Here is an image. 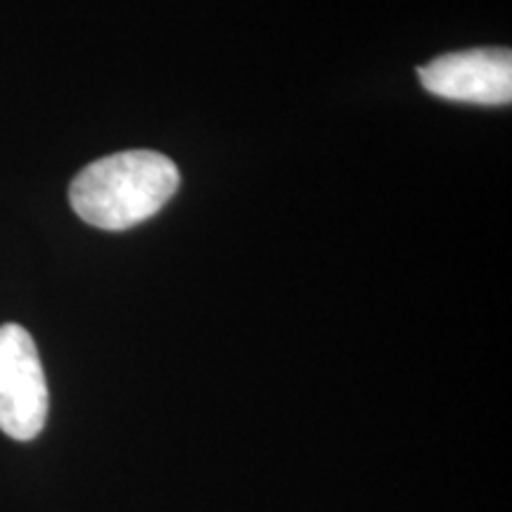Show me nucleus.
Masks as SVG:
<instances>
[{
    "label": "nucleus",
    "instance_id": "f257e3e1",
    "mask_svg": "<svg viewBox=\"0 0 512 512\" xmlns=\"http://www.w3.org/2000/svg\"><path fill=\"white\" fill-rule=\"evenodd\" d=\"M181 183L176 164L162 152L128 150L88 164L69 188L83 221L102 230H126L155 216Z\"/></svg>",
    "mask_w": 512,
    "mask_h": 512
},
{
    "label": "nucleus",
    "instance_id": "7ed1b4c3",
    "mask_svg": "<svg viewBox=\"0 0 512 512\" xmlns=\"http://www.w3.org/2000/svg\"><path fill=\"white\" fill-rule=\"evenodd\" d=\"M420 83L439 98L472 105H508L512 100V55L505 48L448 53L418 69Z\"/></svg>",
    "mask_w": 512,
    "mask_h": 512
},
{
    "label": "nucleus",
    "instance_id": "f03ea898",
    "mask_svg": "<svg viewBox=\"0 0 512 512\" xmlns=\"http://www.w3.org/2000/svg\"><path fill=\"white\" fill-rule=\"evenodd\" d=\"M48 420V384L41 356L22 325H0V430L31 441Z\"/></svg>",
    "mask_w": 512,
    "mask_h": 512
}]
</instances>
